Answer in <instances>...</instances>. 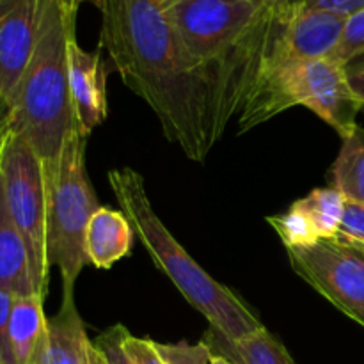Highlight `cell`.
<instances>
[{
    "mask_svg": "<svg viewBox=\"0 0 364 364\" xmlns=\"http://www.w3.org/2000/svg\"><path fill=\"white\" fill-rule=\"evenodd\" d=\"M75 20L77 14L60 0H41L34 48L9 116V130L23 137L41 160L46 191L75 128L68 82V43L75 36Z\"/></svg>",
    "mask_w": 364,
    "mask_h": 364,
    "instance_id": "6da1fadb",
    "label": "cell"
},
{
    "mask_svg": "<svg viewBox=\"0 0 364 364\" xmlns=\"http://www.w3.org/2000/svg\"><path fill=\"white\" fill-rule=\"evenodd\" d=\"M109 185L156 269L162 270L188 304L208 320L219 340L235 343L265 327L235 291L213 279L171 235L156 215L146 192L144 178L137 171L132 167L112 169Z\"/></svg>",
    "mask_w": 364,
    "mask_h": 364,
    "instance_id": "7a4b0ae2",
    "label": "cell"
},
{
    "mask_svg": "<svg viewBox=\"0 0 364 364\" xmlns=\"http://www.w3.org/2000/svg\"><path fill=\"white\" fill-rule=\"evenodd\" d=\"M297 105L315 112L341 139L354 134L359 127L358 114L363 110L361 98L348 80L347 66L329 57L274 60L267 50L242 103L238 132L244 134Z\"/></svg>",
    "mask_w": 364,
    "mask_h": 364,
    "instance_id": "3957f363",
    "label": "cell"
},
{
    "mask_svg": "<svg viewBox=\"0 0 364 364\" xmlns=\"http://www.w3.org/2000/svg\"><path fill=\"white\" fill-rule=\"evenodd\" d=\"M85 146L87 137L73 128L64 141L55 178L48 187L46 258L50 269H59L63 295H73L82 269L89 265L85 230L100 208L85 167Z\"/></svg>",
    "mask_w": 364,
    "mask_h": 364,
    "instance_id": "277c9868",
    "label": "cell"
},
{
    "mask_svg": "<svg viewBox=\"0 0 364 364\" xmlns=\"http://www.w3.org/2000/svg\"><path fill=\"white\" fill-rule=\"evenodd\" d=\"M272 4L276 2L173 0L166 7V14L188 55L210 71L217 92L219 70L252 34Z\"/></svg>",
    "mask_w": 364,
    "mask_h": 364,
    "instance_id": "5b68a950",
    "label": "cell"
},
{
    "mask_svg": "<svg viewBox=\"0 0 364 364\" xmlns=\"http://www.w3.org/2000/svg\"><path fill=\"white\" fill-rule=\"evenodd\" d=\"M0 178L7 208L27 247L36 294L45 299L50 279L46 258L48 191L45 173L34 149L11 130L0 153Z\"/></svg>",
    "mask_w": 364,
    "mask_h": 364,
    "instance_id": "8992f818",
    "label": "cell"
},
{
    "mask_svg": "<svg viewBox=\"0 0 364 364\" xmlns=\"http://www.w3.org/2000/svg\"><path fill=\"white\" fill-rule=\"evenodd\" d=\"M294 272L364 329V252L338 240L287 249Z\"/></svg>",
    "mask_w": 364,
    "mask_h": 364,
    "instance_id": "52a82bcc",
    "label": "cell"
},
{
    "mask_svg": "<svg viewBox=\"0 0 364 364\" xmlns=\"http://www.w3.org/2000/svg\"><path fill=\"white\" fill-rule=\"evenodd\" d=\"M347 18L308 7L304 0L284 2L269 46L274 60L327 59L336 48Z\"/></svg>",
    "mask_w": 364,
    "mask_h": 364,
    "instance_id": "ba28073f",
    "label": "cell"
},
{
    "mask_svg": "<svg viewBox=\"0 0 364 364\" xmlns=\"http://www.w3.org/2000/svg\"><path fill=\"white\" fill-rule=\"evenodd\" d=\"M41 0H0V114L11 116L14 96L34 48Z\"/></svg>",
    "mask_w": 364,
    "mask_h": 364,
    "instance_id": "9c48e42d",
    "label": "cell"
},
{
    "mask_svg": "<svg viewBox=\"0 0 364 364\" xmlns=\"http://www.w3.org/2000/svg\"><path fill=\"white\" fill-rule=\"evenodd\" d=\"M102 46L87 52L71 36L68 43V82L73 109L75 128L89 137L96 127L105 121L107 109V68L102 57Z\"/></svg>",
    "mask_w": 364,
    "mask_h": 364,
    "instance_id": "30bf717a",
    "label": "cell"
},
{
    "mask_svg": "<svg viewBox=\"0 0 364 364\" xmlns=\"http://www.w3.org/2000/svg\"><path fill=\"white\" fill-rule=\"evenodd\" d=\"M28 364H103L73 295H63L59 311L46 318L45 333Z\"/></svg>",
    "mask_w": 364,
    "mask_h": 364,
    "instance_id": "8fae6325",
    "label": "cell"
},
{
    "mask_svg": "<svg viewBox=\"0 0 364 364\" xmlns=\"http://www.w3.org/2000/svg\"><path fill=\"white\" fill-rule=\"evenodd\" d=\"M135 231L123 212L100 206L85 230V255L89 265L109 270L134 247Z\"/></svg>",
    "mask_w": 364,
    "mask_h": 364,
    "instance_id": "7c38bea8",
    "label": "cell"
},
{
    "mask_svg": "<svg viewBox=\"0 0 364 364\" xmlns=\"http://www.w3.org/2000/svg\"><path fill=\"white\" fill-rule=\"evenodd\" d=\"M0 290L11 291L16 297L38 295L32 281L27 247L7 208L2 178H0Z\"/></svg>",
    "mask_w": 364,
    "mask_h": 364,
    "instance_id": "4fadbf2b",
    "label": "cell"
},
{
    "mask_svg": "<svg viewBox=\"0 0 364 364\" xmlns=\"http://www.w3.org/2000/svg\"><path fill=\"white\" fill-rule=\"evenodd\" d=\"M45 299L23 295L14 299L9 320V345L14 364H28L46 327Z\"/></svg>",
    "mask_w": 364,
    "mask_h": 364,
    "instance_id": "5bb4252c",
    "label": "cell"
},
{
    "mask_svg": "<svg viewBox=\"0 0 364 364\" xmlns=\"http://www.w3.org/2000/svg\"><path fill=\"white\" fill-rule=\"evenodd\" d=\"M333 187L348 203L364 205V128L343 139L340 153L333 164Z\"/></svg>",
    "mask_w": 364,
    "mask_h": 364,
    "instance_id": "9a60e30c",
    "label": "cell"
},
{
    "mask_svg": "<svg viewBox=\"0 0 364 364\" xmlns=\"http://www.w3.org/2000/svg\"><path fill=\"white\" fill-rule=\"evenodd\" d=\"M295 205L309 217L320 240H334L343 223L347 199L334 187L315 188Z\"/></svg>",
    "mask_w": 364,
    "mask_h": 364,
    "instance_id": "2e32d148",
    "label": "cell"
},
{
    "mask_svg": "<svg viewBox=\"0 0 364 364\" xmlns=\"http://www.w3.org/2000/svg\"><path fill=\"white\" fill-rule=\"evenodd\" d=\"M220 345L223 355L237 364H297L288 354L287 347L272 333H269L267 327H262L235 343L220 340Z\"/></svg>",
    "mask_w": 364,
    "mask_h": 364,
    "instance_id": "e0dca14e",
    "label": "cell"
},
{
    "mask_svg": "<svg viewBox=\"0 0 364 364\" xmlns=\"http://www.w3.org/2000/svg\"><path fill=\"white\" fill-rule=\"evenodd\" d=\"M267 223L276 230L287 249L309 247L322 242L309 217L295 203L284 213L267 217Z\"/></svg>",
    "mask_w": 364,
    "mask_h": 364,
    "instance_id": "ac0fdd59",
    "label": "cell"
},
{
    "mask_svg": "<svg viewBox=\"0 0 364 364\" xmlns=\"http://www.w3.org/2000/svg\"><path fill=\"white\" fill-rule=\"evenodd\" d=\"M361 55H364V9L347 16L340 41L329 59L347 66Z\"/></svg>",
    "mask_w": 364,
    "mask_h": 364,
    "instance_id": "d6986e66",
    "label": "cell"
},
{
    "mask_svg": "<svg viewBox=\"0 0 364 364\" xmlns=\"http://www.w3.org/2000/svg\"><path fill=\"white\" fill-rule=\"evenodd\" d=\"M156 350L166 364H210L212 347L206 341L191 345L187 341L180 343H156Z\"/></svg>",
    "mask_w": 364,
    "mask_h": 364,
    "instance_id": "ffe728a7",
    "label": "cell"
},
{
    "mask_svg": "<svg viewBox=\"0 0 364 364\" xmlns=\"http://www.w3.org/2000/svg\"><path fill=\"white\" fill-rule=\"evenodd\" d=\"M127 333V327L116 323L103 331L96 340H92L96 350L102 355L103 364H134L123 350V338Z\"/></svg>",
    "mask_w": 364,
    "mask_h": 364,
    "instance_id": "44dd1931",
    "label": "cell"
},
{
    "mask_svg": "<svg viewBox=\"0 0 364 364\" xmlns=\"http://www.w3.org/2000/svg\"><path fill=\"white\" fill-rule=\"evenodd\" d=\"M334 240L364 252V205L347 201L343 223Z\"/></svg>",
    "mask_w": 364,
    "mask_h": 364,
    "instance_id": "7402d4cb",
    "label": "cell"
},
{
    "mask_svg": "<svg viewBox=\"0 0 364 364\" xmlns=\"http://www.w3.org/2000/svg\"><path fill=\"white\" fill-rule=\"evenodd\" d=\"M123 350L134 364H166L156 350V345L148 338H137L128 331L123 338Z\"/></svg>",
    "mask_w": 364,
    "mask_h": 364,
    "instance_id": "603a6c76",
    "label": "cell"
},
{
    "mask_svg": "<svg viewBox=\"0 0 364 364\" xmlns=\"http://www.w3.org/2000/svg\"><path fill=\"white\" fill-rule=\"evenodd\" d=\"M16 295L0 290V359L2 364H14L9 345V320Z\"/></svg>",
    "mask_w": 364,
    "mask_h": 364,
    "instance_id": "cb8c5ba5",
    "label": "cell"
},
{
    "mask_svg": "<svg viewBox=\"0 0 364 364\" xmlns=\"http://www.w3.org/2000/svg\"><path fill=\"white\" fill-rule=\"evenodd\" d=\"M304 4L308 7H315V9L341 14L345 18L364 9V0H304Z\"/></svg>",
    "mask_w": 364,
    "mask_h": 364,
    "instance_id": "d4e9b609",
    "label": "cell"
},
{
    "mask_svg": "<svg viewBox=\"0 0 364 364\" xmlns=\"http://www.w3.org/2000/svg\"><path fill=\"white\" fill-rule=\"evenodd\" d=\"M347 75H348V80H350V85L354 87L355 95L361 98V103H363L361 112L364 114V55L358 57V59L347 64Z\"/></svg>",
    "mask_w": 364,
    "mask_h": 364,
    "instance_id": "484cf974",
    "label": "cell"
},
{
    "mask_svg": "<svg viewBox=\"0 0 364 364\" xmlns=\"http://www.w3.org/2000/svg\"><path fill=\"white\" fill-rule=\"evenodd\" d=\"M7 134H9V117L0 114V153H2L4 142H6Z\"/></svg>",
    "mask_w": 364,
    "mask_h": 364,
    "instance_id": "4316f807",
    "label": "cell"
},
{
    "mask_svg": "<svg viewBox=\"0 0 364 364\" xmlns=\"http://www.w3.org/2000/svg\"><path fill=\"white\" fill-rule=\"evenodd\" d=\"M210 364H237V363L231 361V359L226 358V355L219 354V352H213L212 350V358H210Z\"/></svg>",
    "mask_w": 364,
    "mask_h": 364,
    "instance_id": "83f0119b",
    "label": "cell"
},
{
    "mask_svg": "<svg viewBox=\"0 0 364 364\" xmlns=\"http://www.w3.org/2000/svg\"><path fill=\"white\" fill-rule=\"evenodd\" d=\"M85 2H87V4H92V6H98V2H100V0H73V6H75V9H80V6H82V4H85Z\"/></svg>",
    "mask_w": 364,
    "mask_h": 364,
    "instance_id": "f1b7e54d",
    "label": "cell"
},
{
    "mask_svg": "<svg viewBox=\"0 0 364 364\" xmlns=\"http://www.w3.org/2000/svg\"><path fill=\"white\" fill-rule=\"evenodd\" d=\"M60 2H63L64 6H66V9L71 11V13H73V14L78 13V11L75 9V6H73V0H60Z\"/></svg>",
    "mask_w": 364,
    "mask_h": 364,
    "instance_id": "f546056e",
    "label": "cell"
},
{
    "mask_svg": "<svg viewBox=\"0 0 364 364\" xmlns=\"http://www.w3.org/2000/svg\"><path fill=\"white\" fill-rule=\"evenodd\" d=\"M171 2H173V0H160V4H162V7H164V9H166V7L169 6Z\"/></svg>",
    "mask_w": 364,
    "mask_h": 364,
    "instance_id": "4dcf8cb0",
    "label": "cell"
},
{
    "mask_svg": "<svg viewBox=\"0 0 364 364\" xmlns=\"http://www.w3.org/2000/svg\"><path fill=\"white\" fill-rule=\"evenodd\" d=\"M265 2H297V0H265Z\"/></svg>",
    "mask_w": 364,
    "mask_h": 364,
    "instance_id": "1f68e13d",
    "label": "cell"
},
{
    "mask_svg": "<svg viewBox=\"0 0 364 364\" xmlns=\"http://www.w3.org/2000/svg\"><path fill=\"white\" fill-rule=\"evenodd\" d=\"M156 2H159V4H160V0H156ZM160 6H162V4H160Z\"/></svg>",
    "mask_w": 364,
    "mask_h": 364,
    "instance_id": "d6a6232c",
    "label": "cell"
},
{
    "mask_svg": "<svg viewBox=\"0 0 364 364\" xmlns=\"http://www.w3.org/2000/svg\"><path fill=\"white\" fill-rule=\"evenodd\" d=\"M0 364H2V359H0Z\"/></svg>",
    "mask_w": 364,
    "mask_h": 364,
    "instance_id": "836d02e7",
    "label": "cell"
}]
</instances>
